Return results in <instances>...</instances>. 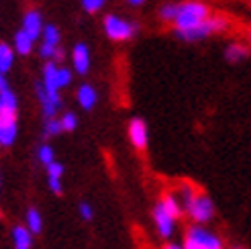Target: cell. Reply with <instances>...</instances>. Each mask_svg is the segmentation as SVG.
<instances>
[{
  "instance_id": "6da1fadb",
  "label": "cell",
  "mask_w": 251,
  "mask_h": 249,
  "mask_svg": "<svg viewBox=\"0 0 251 249\" xmlns=\"http://www.w3.org/2000/svg\"><path fill=\"white\" fill-rule=\"evenodd\" d=\"M180 202L188 213V217H190L196 225H204V223H208L215 217V204H212V200L206 194L198 192L192 184L180 186Z\"/></svg>"
},
{
  "instance_id": "7a4b0ae2",
  "label": "cell",
  "mask_w": 251,
  "mask_h": 249,
  "mask_svg": "<svg viewBox=\"0 0 251 249\" xmlns=\"http://www.w3.org/2000/svg\"><path fill=\"white\" fill-rule=\"evenodd\" d=\"M210 8L208 4L200 2V0H186V2H178V15L174 21L176 35L188 33L196 27H200L206 19H210Z\"/></svg>"
},
{
  "instance_id": "3957f363",
  "label": "cell",
  "mask_w": 251,
  "mask_h": 249,
  "mask_svg": "<svg viewBox=\"0 0 251 249\" xmlns=\"http://www.w3.org/2000/svg\"><path fill=\"white\" fill-rule=\"evenodd\" d=\"M102 29L106 33V37L110 41H129L137 35L139 31V25L125 19V17H119V15H106L104 21H102Z\"/></svg>"
},
{
  "instance_id": "277c9868",
  "label": "cell",
  "mask_w": 251,
  "mask_h": 249,
  "mask_svg": "<svg viewBox=\"0 0 251 249\" xmlns=\"http://www.w3.org/2000/svg\"><path fill=\"white\" fill-rule=\"evenodd\" d=\"M184 249H223V241L217 233L204 229L202 225H194L186 231Z\"/></svg>"
},
{
  "instance_id": "5b68a950",
  "label": "cell",
  "mask_w": 251,
  "mask_h": 249,
  "mask_svg": "<svg viewBox=\"0 0 251 249\" xmlns=\"http://www.w3.org/2000/svg\"><path fill=\"white\" fill-rule=\"evenodd\" d=\"M227 29H229V19L217 15V17L206 19L202 25H200V27L188 31V33H182L178 37H182L184 41H200V39H206V37H210L212 33H223Z\"/></svg>"
},
{
  "instance_id": "8992f818",
  "label": "cell",
  "mask_w": 251,
  "mask_h": 249,
  "mask_svg": "<svg viewBox=\"0 0 251 249\" xmlns=\"http://www.w3.org/2000/svg\"><path fill=\"white\" fill-rule=\"evenodd\" d=\"M129 141L135 149H139V151H143V149H147L149 145V129H147V123L139 117H135L129 121Z\"/></svg>"
},
{
  "instance_id": "52a82bcc",
  "label": "cell",
  "mask_w": 251,
  "mask_h": 249,
  "mask_svg": "<svg viewBox=\"0 0 251 249\" xmlns=\"http://www.w3.org/2000/svg\"><path fill=\"white\" fill-rule=\"evenodd\" d=\"M19 135V117L0 115V147H10Z\"/></svg>"
},
{
  "instance_id": "ba28073f",
  "label": "cell",
  "mask_w": 251,
  "mask_h": 249,
  "mask_svg": "<svg viewBox=\"0 0 251 249\" xmlns=\"http://www.w3.org/2000/svg\"><path fill=\"white\" fill-rule=\"evenodd\" d=\"M25 33H29L33 39L37 41L41 37L43 29H45V25H43V17H41V12L37 10V8H31L25 12V17H23V27H21Z\"/></svg>"
},
{
  "instance_id": "9c48e42d",
  "label": "cell",
  "mask_w": 251,
  "mask_h": 249,
  "mask_svg": "<svg viewBox=\"0 0 251 249\" xmlns=\"http://www.w3.org/2000/svg\"><path fill=\"white\" fill-rule=\"evenodd\" d=\"M72 66L74 72L80 74V76L88 74V70H90V49H88L86 43H78L72 49Z\"/></svg>"
},
{
  "instance_id": "30bf717a",
  "label": "cell",
  "mask_w": 251,
  "mask_h": 249,
  "mask_svg": "<svg viewBox=\"0 0 251 249\" xmlns=\"http://www.w3.org/2000/svg\"><path fill=\"white\" fill-rule=\"evenodd\" d=\"M153 223H155V229H157V233H159V237H164V239L172 237L176 221L166 213L164 206H161L159 202H157L155 208H153Z\"/></svg>"
},
{
  "instance_id": "8fae6325",
  "label": "cell",
  "mask_w": 251,
  "mask_h": 249,
  "mask_svg": "<svg viewBox=\"0 0 251 249\" xmlns=\"http://www.w3.org/2000/svg\"><path fill=\"white\" fill-rule=\"evenodd\" d=\"M0 115L19 117V98L10 88L0 92Z\"/></svg>"
},
{
  "instance_id": "7c38bea8",
  "label": "cell",
  "mask_w": 251,
  "mask_h": 249,
  "mask_svg": "<svg viewBox=\"0 0 251 249\" xmlns=\"http://www.w3.org/2000/svg\"><path fill=\"white\" fill-rule=\"evenodd\" d=\"M76 98H78V104L84 110H92L96 106V102H98V92H96L94 86L82 84L80 88H78V92H76Z\"/></svg>"
},
{
  "instance_id": "4fadbf2b",
  "label": "cell",
  "mask_w": 251,
  "mask_h": 249,
  "mask_svg": "<svg viewBox=\"0 0 251 249\" xmlns=\"http://www.w3.org/2000/svg\"><path fill=\"white\" fill-rule=\"evenodd\" d=\"M159 204L164 206V210H166V213H168L174 221H178V219L184 215V206H182V202H180V198L174 196V194H164V196H161V200H159Z\"/></svg>"
},
{
  "instance_id": "5bb4252c",
  "label": "cell",
  "mask_w": 251,
  "mask_h": 249,
  "mask_svg": "<svg viewBox=\"0 0 251 249\" xmlns=\"http://www.w3.org/2000/svg\"><path fill=\"white\" fill-rule=\"evenodd\" d=\"M61 176H64V166H61L59 161H53V164L47 168L49 188H51L53 194H61V192H64V188H61Z\"/></svg>"
},
{
  "instance_id": "9a60e30c",
  "label": "cell",
  "mask_w": 251,
  "mask_h": 249,
  "mask_svg": "<svg viewBox=\"0 0 251 249\" xmlns=\"http://www.w3.org/2000/svg\"><path fill=\"white\" fill-rule=\"evenodd\" d=\"M33 45H35V39L29 33H25L23 29H19L15 33V43H12V47H15V51L19 55H29L33 51Z\"/></svg>"
},
{
  "instance_id": "2e32d148",
  "label": "cell",
  "mask_w": 251,
  "mask_h": 249,
  "mask_svg": "<svg viewBox=\"0 0 251 249\" xmlns=\"http://www.w3.org/2000/svg\"><path fill=\"white\" fill-rule=\"evenodd\" d=\"M12 243H15V249H31L33 245V233L27 227H15L12 229Z\"/></svg>"
},
{
  "instance_id": "e0dca14e",
  "label": "cell",
  "mask_w": 251,
  "mask_h": 249,
  "mask_svg": "<svg viewBox=\"0 0 251 249\" xmlns=\"http://www.w3.org/2000/svg\"><path fill=\"white\" fill-rule=\"evenodd\" d=\"M247 55H249V47L243 43H231L225 49V59L231 61V64H239Z\"/></svg>"
},
{
  "instance_id": "ac0fdd59",
  "label": "cell",
  "mask_w": 251,
  "mask_h": 249,
  "mask_svg": "<svg viewBox=\"0 0 251 249\" xmlns=\"http://www.w3.org/2000/svg\"><path fill=\"white\" fill-rule=\"evenodd\" d=\"M15 47L8 43H0V72H8L12 66H15Z\"/></svg>"
},
{
  "instance_id": "d6986e66",
  "label": "cell",
  "mask_w": 251,
  "mask_h": 249,
  "mask_svg": "<svg viewBox=\"0 0 251 249\" xmlns=\"http://www.w3.org/2000/svg\"><path fill=\"white\" fill-rule=\"evenodd\" d=\"M59 41H61L59 29L55 27L53 23L45 25V29H43V33H41V43H45V45H51V47H59Z\"/></svg>"
},
{
  "instance_id": "ffe728a7",
  "label": "cell",
  "mask_w": 251,
  "mask_h": 249,
  "mask_svg": "<svg viewBox=\"0 0 251 249\" xmlns=\"http://www.w3.org/2000/svg\"><path fill=\"white\" fill-rule=\"evenodd\" d=\"M27 229L33 235H39L43 231V219H41V213L37 208H29L27 210Z\"/></svg>"
},
{
  "instance_id": "44dd1931",
  "label": "cell",
  "mask_w": 251,
  "mask_h": 249,
  "mask_svg": "<svg viewBox=\"0 0 251 249\" xmlns=\"http://www.w3.org/2000/svg\"><path fill=\"white\" fill-rule=\"evenodd\" d=\"M37 159H39L45 168H49V166H51L53 161H55V151H53V147H51V145H47V143H43L39 149H37Z\"/></svg>"
},
{
  "instance_id": "7402d4cb",
  "label": "cell",
  "mask_w": 251,
  "mask_h": 249,
  "mask_svg": "<svg viewBox=\"0 0 251 249\" xmlns=\"http://www.w3.org/2000/svg\"><path fill=\"white\" fill-rule=\"evenodd\" d=\"M159 19L166 21V23H174L176 21V15H178V2H166L159 6Z\"/></svg>"
},
{
  "instance_id": "603a6c76",
  "label": "cell",
  "mask_w": 251,
  "mask_h": 249,
  "mask_svg": "<svg viewBox=\"0 0 251 249\" xmlns=\"http://www.w3.org/2000/svg\"><path fill=\"white\" fill-rule=\"evenodd\" d=\"M59 123H61V129H64V133H72V131H76V127H78V117L74 115L72 110H68V113L61 115Z\"/></svg>"
},
{
  "instance_id": "cb8c5ba5",
  "label": "cell",
  "mask_w": 251,
  "mask_h": 249,
  "mask_svg": "<svg viewBox=\"0 0 251 249\" xmlns=\"http://www.w3.org/2000/svg\"><path fill=\"white\" fill-rule=\"evenodd\" d=\"M43 133H45V137H55V135H59V133H64L59 119H45Z\"/></svg>"
},
{
  "instance_id": "d4e9b609",
  "label": "cell",
  "mask_w": 251,
  "mask_h": 249,
  "mask_svg": "<svg viewBox=\"0 0 251 249\" xmlns=\"http://www.w3.org/2000/svg\"><path fill=\"white\" fill-rule=\"evenodd\" d=\"M72 78H74V72L70 68H64V66L57 68V86H59V90L66 88V86H70Z\"/></svg>"
},
{
  "instance_id": "484cf974",
  "label": "cell",
  "mask_w": 251,
  "mask_h": 249,
  "mask_svg": "<svg viewBox=\"0 0 251 249\" xmlns=\"http://www.w3.org/2000/svg\"><path fill=\"white\" fill-rule=\"evenodd\" d=\"M104 4H106V0H82V8H84L86 12H90V15L98 12Z\"/></svg>"
},
{
  "instance_id": "4316f807",
  "label": "cell",
  "mask_w": 251,
  "mask_h": 249,
  "mask_svg": "<svg viewBox=\"0 0 251 249\" xmlns=\"http://www.w3.org/2000/svg\"><path fill=\"white\" fill-rule=\"evenodd\" d=\"M80 215H82L84 221H92L94 219V210L88 202H80Z\"/></svg>"
},
{
  "instance_id": "83f0119b",
  "label": "cell",
  "mask_w": 251,
  "mask_h": 249,
  "mask_svg": "<svg viewBox=\"0 0 251 249\" xmlns=\"http://www.w3.org/2000/svg\"><path fill=\"white\" fill-rule=\"evenodd\" d=\"M64 59H66V51H64L61 47H57V49H55V55H53V61H55V64H61Z\"/></svg>"
},
{
  "instance_id": "f1b7e54d",
  "label": "cell",
  "mask_w": 251,
  "mask_h": 249,
  "mask_svg": "<svg viewBox=\"0 0 251 249\" xmlns=\"http://www.w3.org/2000/svg\"><path fill=\"white\" fill-rule=\"evenodd\" d=\"M6 88H8V84H6V74L0 72V92L6 90Z\"/></svg>"
},
{
  "instance_id": "f546056e",
  "label": "cell",
  "mask_w": 251,
  "mask_h": 249,
  "mask_svg": "<svg viewBox=\"0 0 251 249\" xmlns=\"http://www.w3.org/2000/svg\"><path fill=\"white\" fill-rule=\"evenodd\" d=\"M127 2L131 6H141V4H145V0H127Z\"/></svg>"
},
{
  "instance_id": "4dcf8cb0",
  "label": "cell",
  "mask_w": 251,
  "mask_h": 249,
  "mask_svg": "<svg viewBox=\"0 0 251 249\" xmlns=\"http://www.w3.org/2000/svg\"><path fill=\"white\" fill-rule=\"evenodd\" d=\"M166 249H184V245H176V243H170V245H166Z\"/></svg>"
},
{
  "instance_id": "1f68e13d",
  "label": "cell",
  "mask_w": 251,
  "mask_h": 249,
  "mask_svg": "<svg viewBox=\"0 0 251 249\" xmlns=\"http://www.w3.org/2000/svg\"><path fill=\"white\" fill-rule=\"evenodd\" d=\"M249 41H251V29H249Z\"/></svg>"
},
{
  "instance_id": "d6a6232c",
  "label": "cell",
  "mask_w": 251,
  "mask_h": 249,
  "mask_svg": "<svg viewBox=\"0 0 251 249\" xmlns=\"http://www.w3.org/2000/svg\"><path fill=\"white\" fill-rule=\"evenodd\" d=\"M233 249H245V247H233Z\"/></svg>"
}]
</instances>
